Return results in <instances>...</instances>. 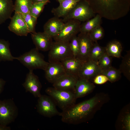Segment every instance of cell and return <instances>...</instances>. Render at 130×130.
<instances>
[{
	"label": "cell",
	"mask_w": 130,
	"mask_h": 130,
	"mask_svg": "<svg viewBox=\"0 0 130 130\" xmlns=\"http://www.w3.org/2000/svg\"><path fill=\"white\" fill-rule=\"evenodd\" d=\"M101 17L99 14L81 24L80 32L89 33L98 26L100 25Z\"/></svg>",
	"instance_id": "22"
},
{
	"label": "cell",
	"mask_w": 130,
	"mask_h": 130,
	"mask_svg": "<svg viewBox=\"0 0 130 130\" xmlns=\"http://www.w3.org/2000/svg\"><path fill=\"white\" fill-rule=\"evenodd\" d=\"M119 70L122 73H123L128 78L130 77V52L123 58Z\"/></svg>",
	"instance_id": "29"
},
{
	"label": "cell",
	"mask_w": 130,
	"mask_h": 130,
	"mask_svg": "<svg viewBox=\"0 0 130 130\" xmlns=\"http://www.w3.org/2000/svg\"><path fill=\"white\" fill-rule=\"evenodd\" d=\"M15 59L16 57H13L11 54L9 42L0 39V61H12Z\"/></svg>",
	"instance_id": "23"
},
{
	"label": "cell",
	"mask_w": 130,
	"mask_h": 130,
	"mask_svg": "<svg viewBox=\"0 0 130 130\" xmlns=\"http://www.w3.org/2000/svg\"><path fill=\"white\" fill-rule=\"evenodd\" d=\"M69 45L73 56L76 57L79 52V40L77 35L71 39L69 42Z\"/></svg>",
	"instance_id": "33"
},
{
	"label": "cell",
	"mask_w": 130,
	"mask_h": 130,
	"mask_svg": "<svg viewBox=\"0 0 130 130\" xmlns=\"http://www.w3.org/2000/svg\"><path fill=\"white\" fill-rule=\"evenodd\" d=\"M105 48L106 52L110 56L117 58L121 57L122 47L119 41H111L108 44Z\"/></svg>",
	"instance_id": "24"
},
{
	"label": "cell",
	"mask_w": 130,
	"mask_h": 130,
	"mask_svg": "<svg viewBox=\"0 0 130 130\" xmlns=\"http://www.w3.org/2000/svg\"><path fill=\"white\" fill-rule=\"evenodd\" d=\"M48 3L45 2L32 4L29 13L32 16L38 18L43 11L45 6Z\"/></svg>",
	"instance_id": "31"
},
{
	"label": "cell",
	"mask_w": 130,
	"mask_h": 130,
	"mask_svg": "<svg viewBox=\"0 0 130 130\" xmlns=\"http://www.w3.org/2000/svg\"><path fill=\"white\" fill-rule=\"evenodd\" d=\"M44 71L46 79L49 82L52 84L66 73L61 62H49L48 64Z\"/></svg>",
	"instance_id": "14"
},
{
	"label": "cell",
	"mask_w": 130,
	"mask_h": 130,
	"mask_svg": "<svg viewBox=\"0 0 130 130\" xmlns=\"http://www.w3.org/2000/svg\"><path fill=\"white\" fill-rule=\"evenodd\" d=\"M56 0L59 3H60L64 0Z\"/></svg>",
	"instance_id": "39"
},
{
	"label": "cell",
	"mask_w": 130,
	"mask_h": 130,
	"mask_svg": "<svg viewBox=\"0 0 130 130\" xmlns=\"http://www.w3.org/2000/svg\"><path fill=\"white\" fill-rule=\"evenodd\" d=\"M95 86L90 81L84 79H78L75 87V94L77 99L82 98L91 92Z\"/></svg>",
	"instance_id": "19"
},
{
	"label": "cell",
	"mask_w": 130,
	"mask_h": 130,
	"mask_svg": "<svg viewBox=\"0 0 130 130\" xmlns=\"http://www.w3.org/2000/svg\"><path fill=\"white\" fill-rule=\"evenodd\" d=\"M18 114V109L11 99L0 100V124L4 126L14 121Z\"/></svg>",
	"instance_id": "7"
},
{
	"label": "cell",
	"mask_w": 130,
	"mask_h": 130,
	"mask_svg": "<svg viewBox=\"0 0 130 130\" xmlns=\"http://www.w3.org/2000/svg\"><path fill=\"white\" fill-rule=\"evenodd\" d=\"M78 79L77 77L66 73L54 82L53 86L57 89L69 91L75 93V86Z\"/></svg>",
	"instance_id": "16"
},
{
	"label": "cell",
	"mask_w": 130,
	"mask_h": 130,
	"mask_svg": "<svg viewBox=\"0 0 130 130\" xmlns=\"http://www.w3.org/2000/svg\"><path fill=\"white\" fill-rule=\"evenodd\" d=\"M106 52L105 47L100 46L97 42H94L90 51L88 60L97 62Z\"/></svg>",
	"instance_id": "25"
},
{
	"label": "cell",
	"mask_w": 130,
	"mask_h": 130,
	"mask_svg": "<svg viewBox=\"0 0 130 130\" xmlns=\"http://www.w3.org/2000/svg\"><path fill=\"white\" fill-rule=\"evenodd\" d=\"M16 59L29 70L40 69L44 71L49 64L45 60L43 55L36 48L16 57Z\"/></svg>",
	"instance_id": "2"
},
{
	"label": "cell",
	"mask_w": 130,
	"mask_h": 130,
	"mask_svg": "<svg viewBox=\"0 0 130 130\" xmlns=\"http://www.w3.org/2000/svg\"><path fill=\"white\" fill-rule=\"evenodd\" d=\"M123 127L126 130H130V113L128 112L123 120Z\"/></svg>",
	"instance_id": "35"
},
{
	"label": "cell",
	"mask_w": 130,
	"mask_h": 130,
	"mask_svg": "<svg viewBox=\"0 0 130 130\" xmlns=\"http://www.w3.org/2000/svg\"><path fill=\"white\" fill-rule=\"evenodd\" d=\"M6 81L3 79L0 78V94L2 91Z\"/></svg>",
	"instance_id": "36"
},
{
	"label": "cell",
	"mask_w": 130,
	"mask_h": 130,
	"mask_svg": "<svg viewBox=\"0 0 130 130\" xmlns=\"http://www.w3.org/2000/svg\"><path fill=\"white\" fill-rule=\"evenodd\" d=\"M29 33L35 32V27L37 18L32 15L29 13L22 14Z\"/></svg>",
	"instance_id": "28"
},
{
	"label": "cell",
	"mask_w": 130,
	"mask_h": 130,
	"mask_svg": "<svg viewBox=\"0 0 130 130\" xmlns=\"http://www.w3.org/2000/svg\"><path fill=\"white\" fill-rule=\"evenodd\" d=\"M38 98L37 108L40 114L49 118L60 116L61 113L57 109L55 103L49 96L41 95Z\"/></svg>",
	"instance_id": "9"
},
{
	"label": "cell",
	"mask_w": 130,
	"mask_h": 130,
	"mask_svg": "<svg viewBox=\"0 0 130 130\" xmlns=\"http://www.w3.org/2000/svg\"><path fill=\"white\" fill-rule=\"evenodd\" d=\"M77 36L79 48L76 58L84 62L88 60L89 53L94 42L90 38L89 32H80Z\"/></svg>",
	"instance_id": "10"
},
{
	"label": "cell",
	"mask_w": 130,
	"mask_h": 130,
	"mask_svg": "<svg viewBox=\"0 0 130 130\" xmlns=\"http://www.w3.org/2000/svg\"><path fill=\"white\" fill-rule=\"evenodd\" d=\"M81 0H64L59 3L57 7L53 8L52 12L54 16L63 18L74 8L77 3Z\"/></svg>",
	"instance_id": "20"
},
{
	"label": "cell",
	"mask_w": 130,
	"mask_h": 130,
	"mask_svg": "<svg viewBox=\"0 0 130 130\" xmlns=\"http://www.w3.org/2000/svg\"><path fill=\"white\" fill-rule=\"evenodd\" d=\"M121 72L119 69L112 66L109 68L102 70L101 74L106 76L109 81L111 83L114 82L119 80L121 77Z\"/></svg>",
	"instance_id": "27"
},
{
	"label": "cell",
	"mask_w": 130,
	"mask_h": 130,
	"mask_svg": "<svg viewBox=\"0 0 130 130\" xmlns=\"http://www.w3.org/2000/svg\"><path fill=\"white\" fill-rule=\"evenodd\" d=\"M102 71L97 62L88 60L83 62L78 76V79L90 81L96 76L101 74Z\"/></svg>",
	"instance_id": "12"
},
{
	"label": "cell",
	"mask_w": 130,
	"mask_h": 130,
	"mask_svg": "<svg viewBox=\"0 0 130 130\" xmlns=\"http://www.w3.org/2000/svg\"><path fill=\"white\" fill-rule=\"evenodd\" d=\"M31 38L36 48L39 51H49L52 44V38L43 32H35L31 33Z\"/></svg>",
	"instance_id": "15"
},
{
	"label": "cell",
	"mask_w": 130,
	"mask_h": 130,
	"mask_svg": "<svg viewBox=\"0 0 130 130\" xmlns=\"http://www.w3.org/2000/svg\"><path fill=\"white\" fill-rule=\"evenodd\" d=\"M11 130V128L10 127L0 124V130Z\"/></svg>",
	"instance_id": "38"
},
{
	"label": "cell",
	"mask_w": 130,
	"mask_h": 130,
	"mask_svg": "<svg viewBox=\"0 0 130 130\" xmlns=\"http://www.w3.org/2000/svg\"><path fill=\"white\" fill-rule=\"evenodd\" d=\"M81 22L72 19L64 23L59 32L53 38L55 41L70 42L71 39L80 32Z\"/></svg>",
	"instance_id": "8"
},
{
	"label": "cell",
	"mask_w": 130,
	"mask_h": 130,
	"mask_svg": "<svg viewBox=\"0 0 130 130\" xmlns=\"http://www.w3.org/2000/svg\"><path fill=\"white\" fill-rule=\"evenodd\" d=\"M108 97L103 94L96 95L91 98L75 104L62 110L61 120L63 122L77 124L87 121L106 102Z\"/></svg>",
	"instance_id": "1"
},
{
	"label": "cell",
	"mask_w": 130,
	"mask_h": 130,
	"mask_svg": "<svg viewBox=\"0 0 130 130\" xmlns=\"http://www.w3.org/2000/svg\"><path fill=\"white\" fill-rule=\"evenodd\" d=\"M90 36L94 42L102 39L104 36V29L101 25H99L89 32Z\"/></svg>",
	"instance_id": "32"
},
{
	"label": "cell",
	"mask_w": 130,
	"mask_h": 130,
	"mask_svg": "<svg viewBox=\"0 0 130 130\" xmlns=\"http://www.w3.org/2000/svg\"><path fill=\"white\" fill-rule=\"evenodd\" d=\"M73 56L69 42L62 41L53 42L48 54L49 62H61L66 58Z\"/></svg>",
	"instance_id": "5"
},
{
	"label": "cell",
	"mask_w": 130,
	"mask_h": 130,
	"mask_svg": "<svg viewBox=\"0 0 130 130\" xmlns=\"http://www.w3.org/2000/svg\"><path fill=\"white\" fill-rule=\"evenodd\" d=\"M94 10H114L128 9L130 0H84Z\"/></svg>",
	"instance_id": "6"
},
{
	"label": "cell",
	"mask_w": 130,
	"mask_h": 130,
	"mask_svg": "<svg viewBox=\"0 0 130 130\" xmlns=\"http://www.w3.org/2000/svg\"><path fill=\"white\" fill-rule=\"evenodd\" d=\"M110 57L106 52L98 60V65L102 70L107 69L112 66Z\"/></svg>",
	"instance_id": "30"
},
{
	"label": "cell",
	"mask_w": 130,
	"mask_h": 130,
	"mask_svg": "<svg viewBox=\"0 0 130 130\" xmlns=\"http://www.w3.org/2000/svg\"><path fill=\"white\" fill-rule=\"evenodd\" d=\"M94 14V12L89 4L84 0H81L62 20L64 22L72 19L84 22L92 18Z\"/></svg>",
	"instance_id": "4"
},
{
	"label": "cell",
	"mask_w": 130,
	"mask_h": 130,
	"mask_svg": "<svg viewBox=\"0 0 130 130\" xmlns=\"http://www.w3.org/2000/svg\"><path fill=\"white\" fill-rule=\"evenodd\" d=\"M32 4L45 2H49L50 0H31Z\"/></svg>",
	"instance_id": "37"
},
{
	"label": "cell",
	"mask_w": 130,
	"mask_h": 130,
	"mask_svg": "<svg viewBox=\"0 0 130 130\" xmlns=\"http://www.w3.org/2000/svg\"><path fill=\"white\" fill-rule=\"evenodd\" d=\"M22 85L26 92H30L35 97L38 98L41 95L40 91L41 84L38 77L33 73V70H29Z\"/></svg>",
	"instance_id": "13"
},
{
	"label": "cell",
	"mask_w": 130,
	"mask_h": 130,
	"mask_svg": "<svg viewBox=\"0 0 130 130\" xmlns=\"http://www.w3.org/2000/svg\"><path fill=\"white\" fill-rule=\"evenodd\" d=\"M92 79L93 82L97 84H103L109 81L108 78L106 76L101 74L97 75Z\"/></svg>",
	"instance_id": "34"
},
{
	"label": "cell",
	"mask_w": 130,
	"mask_h": 130,
	"mask_svg": "<svg viewBox=\"0 0 130 130\" xmlns=\"http://www.w3.org/2000/svg\"><path fill=\"white\" fill-rule=\"evenodd\" d=\"M61 62L66 73L78 78L84 62L74 56L66 58Z\"/></svg>",
	"instance_id": "17"
},
{
	"label": "cell",
	"mask_w": 130,
	"mask_h": 130,
	"mask_svg": "<svg viewBox=\"0 0 130 130\" xmlns=\"http://www.w3.org/2000/svg\"><path fill=\"white\" fill-rule=\"evenodd\" d=\"M32 4L31 0H16L14 10L22 14L29 13Z\"/></svg>",
	"instance_id": "26"
},
{
	"label": "cell",
	"mask_w": 130,
	"mask_h": 130,
	"mask_svg": "<svg viewBox=\"0 0 130 130\" xmlns=\"http://www.w3.org/2000/svg\"><path fill=\"white\" fill-rule=\"evenodd\" d=\"M14 10L12 0H0V25L11 18Z\"/></svg>",
	"instance_id": "21"
},
{
	"label": "cell",
	"mask_w": 130,
	"mask_h": 130,
	"mask_svg": "<svg viewBox=\"0 0 130 130\" xmlns=\"http://www.w3.org/2000/svg\"><path fill=\"white\" fill-rule=\"evenodd\" d=\"M45 91L62 110L75 103L76 99L75 93L72 91L53 87L47 88Z\"/></svg>",
	"instance_id": "3"
},
{
	"label": "cell",
	"mask_w": 130,
	"mask_h": 130,
	"mask_svg": "<svg viewBox=\"0 0 130 130\" xmlns=\"http://www.w3.org/2000/svg\"><path fill=\"white\" fill-rule=\"evenodd\" d=\"M11 31L17 35L26 36L29 33L22 14L15 12L8 26Z\"/></svg>",
	"instance_id": "11"
},
{
	"label": "cell",
	"mask_w": 130,
	"mask_h": 130,
	"mask_svg": "<svg viewBox=\"0 0 130 130\" xmlns=\"http://www.w3.org/2000/svg\"><path fill=\"white\" fill-rule=\"evenodd\" d=\"M64 23L62 19L54 16L45 24L44 32L53 38L60 32Z\"/></svg>",
	"instance_id": "18"
}]
</instances>
